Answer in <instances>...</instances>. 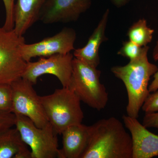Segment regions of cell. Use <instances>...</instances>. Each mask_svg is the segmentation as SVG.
<instances>
[{"instance_id": "obj_1", "label": "cell", "mask_w": 158, "mask_h": 158, "mask_svg": "<svg viewBox=\"0 0 158 158\" xmlns=\"http://www.w3.org/2000/svg\"><path fill=\"white\" fill-rule=\"evenodd\" d=\"M124 124L114 117L89 126L87 147L81 158H132V141Z\"/></svg>"}, {"instance_id": "obj_2", "label": "cell", "mask_w": 158, "mask_h": 158, "mask_svg": "<svg viewBox=\"0 0 158 158\" xmlns=\"http://www.w3.org/2000/svg\"><path fill=\"white\" fill-rule=\"evenodd\" d=\"M149 49V46H144L137 59L130 60L123 66H114L111 69L114 75L124 84L128 96L127 115L134 118H138L139 112L150 93V80L158 70L157 66L148 60Z\"/></svg>"}, {"instance_id": "obj_3", "label": "cell", "mask_w": 158, "mask_h": 158, "mask_svg": "<svg viewBox=\"0 0 158 158\" xmlns=\"http://www.w3.org/2000/svg\"><path fill=\"white\" fill-rule=\"evenodd\" d=\"M40 98L49 122L58 135L71 126L82 123L84 114L81 101L69 88L56 89Z\"/></svg>"}, {"instance_id": "obj_4", "label": "cell", "mask_w": 158, "mask_h": 158, "mask_svg": "<svg viewBox=\"0 0 158 158\" xmlns=\"http://www.w3.org/2000/svg\"><path fill=\"white\" fill-rule=\"evenodd\" d=\"M101 71L74 57L73 71L68 88L83 102L100 111L106 108L109 94L100 80Z\"/></svg>"}, {"instance_id": "obj_5", "label": "cell", "mask_w": 158, "mask_h": 158, "mask_svg": "<svg viewBox=\"0 0 158 158\" xmlns=\"http://www.w3.org/2000/svg\"><path fill=\"white\" fill-rule=\"evenodd\" d=\"M15 126L31 149V158H59L58 135L49 123L39 128L28 117L15 115Z\"/></svg>"}, {"instance_id": "obj_6", "label": "cell", "mask_w": 158, "mask_h": 158, "mask_svg": "<svg viewBox=\"0 0 158 158\" xmlns=\"http://www.w3.org/2000/svg\"><path fill=\"white\" fill-rule=\"evenodd\" d=\"M24 37L0 27V85H11L22 76L27 62L21 53Z\"/></svg>"}, {"instance_id": "obj_7", "label": "cell", "mask_w": 158, "mask_h": 158, "mask_svg": "<svg viewBox=\"0 0 158 158\" xmlns=\"http://www.w3.org/2000/svg\"><path fill=\"white\" fill-rule=\"evenodd\" d=\"M12 92V113L30 118L37 127L42 128L49 123L40 96L33 84L20 78L11 84Z\"/></svg>"}, {"instance_id": "obj_8", "label": "cell", "mask_w": 158, "mask_h": 158, "mask_svg": "<svg viewBox=\"0 0 158 158\" xmlns=\"http://www.w3.org/2000/svg\"><path fill=\"white\" fill-rule=\"evenodd\" d=\"M73 54H57L48 57H40L36 62H27L22 78L33 85L40 77L44 74L56 77L62 87L68 88L73 71Z\"/></svg>"}, {"instance_id": "obj_9", "label": "cell", "mask_w": 158, "mask_h": 158, "mask_svg": "<svg viewBox=\"0 0 158 158\" xmlns=\"http://www.w3.org/2000/svg\"><path fill=\"white\" fill-rule=\"evenodd\" d=\"M76 33L73 29L65 27L57 34L39 42L22 45L21 53L26 62L35 57H48L57 54H66L74 50Z\"/></svg>"}, {"instance_id": "obj_10", "label": "cell", "mask_w": 158, "mask_h": 158, "mask_svg": "<svg viewBox=\"0 0 158 158\" xmlns=\"http://www.w3.org/2000/svg\"><path fill=\"white\" fill-rule=\"evenodd\" d=\"M91 0H47L39 20L46 24L76 21L90 8Z\"/></svg>"}, {"instance_id": "obj_11", "label": "cell", "mask_w": 158, "mask_h": 158, "mask_svg": "<svg viewBox=\"0 0 158 158\" xmlns=\"http://www.w3.org/2000/svg\"><path fill=\"white\" fill-rule=\"evenodd\" d=\"M122 119L131 137L132 158H152L158 156V135L148 131L138 118L123 115Z\"/></svg>"}, {"instance_id": "obj_12", "label": "cell", "mask_w": 158, "mask_h": 158, "mask_svg": "<svg viewBox=\"0 0 158 158\" xmlns=\"http://www.w3.org/2000/svg\"><path fill=\"white\" fill-rule=\"evenodd\" d=\"M62 135V146L59 158H81L88 145L89 126L80 124L71 126Z\"/></svg>"}, {"instance_id": "obj_13", "label": "cell", "mask_w": 158, "mask_h": 158, "mask_svg": "<svg viewBox=\"0 0 158 158\" xmlns=\"http://www.w3.org/2000/svg\"><path fill=\"white\" fill-rule=\"evenodd\" d=\"M110 9H106L87 44L81 48L75 49L73 56L86 64L97 68L100 64L99 50L102 44L108 40L106 30L110 15Z\"/></svg>"}, {"instance_id": "obj_14", "label": "cell", "mask_w": 158, "mask_h": 158, "mask_svg": "<svg viewBox=\"0 0 158 158\" xmlns=\"http://www.w3.org/2000/svg\"><path fill=\"white\" fill-rule=\"evenodd\" d=\"M47 0H16L14 7V30L23 36L39 20V15Z\"/></svg>"}, {"instance_id": "obj_15", "label": "cell", "mask_w": 158, "mask_h": 158, "mask_svg": "<svg viewBox=\"0 0 158 158\" xmlns=\"http://www.w3.org/2000/svg\"><path fill=\"white\" fill-rule=\"evenodd\" d=\"M0 158H31V150L16 127L0 130Z\"/></svg>"}, {"instance_id": "obj_16", "label": "cell", "mask_w": 158, "mask_h": 158, "mask_svg": "<svg viewBox=\"0 0 158 158\" xmlns=\"http://www.w3.org/2000/svg\"><path fill=\"white\" fill-rule=\"evenodd\" d=\"M154 32V30L148 26L146 20L141 19L130 27L127 35L130 40L143 47L152 41Z\"/></svg>"}, {"instance_id": "obj_17", "label": "cell", "mask_w": 158, "mask_h": 158, "mask_svg": "<svg viewBox=\"0 0 158 158\" xmlns=\"http://www.w3.org/2000/svg\"><path fill=\"white\" fill-rule=\"evenodd\" d=\"M12 113V92L11 85H0V114Z\"/></svg>"}, {"instance_id": "obj_18", "label": "cell", "mask_w": 158, "mask_h": 158, "mask_svg": "<svg viewBox=\"0 0 158 158\" xmlns=\"http://www.w3.org/2000/svg\"><path fill=\"white\" fill-rule=\"evenodd\" d=\"M143 47H141L132 42L131 40L124 41L123 46L117 52V54L127 58L130 60L137 59L141 55L143 50Z\"/></svg>"}, {"instance_id": "obj_19", "label": "cell", "mask_w": 158, "mask_h": 158, "mask_svg": "<svg viewBox=\"0 0 158 158\" xmlns=\"http://www.w3.org/2000/svg\"><path fill=\"white\" fill-rule=\"evenodd\" d=\"M6 11V19L3 27L8 31L14 29V7L16 0H2Z\"/></svg>"}, {"instance_id": "obj_20", "label": "cell", "mask_w": 158, "mask_h": 158, "mask_svg": "<svg viewBox=\"0 0 158 158\" xmlns=\"http://www.w3.org/2000/svg\"><path fill=\"white\" fill-rule=\"evenodd\" d=\"M141 109L145 113L158 112V89L150 93Z\"/></svg>"}, {"instance_id": "obj_21", "label": "cell", "mask_w": 158, "mask_h": 158, "mask_svg": "<svg viewBox=\"0 0 158 158\" xmlns=\"http://www.w3.org/2000/svg\"><path fill=\"white\" fill-rule=\"evenodd\" d=\"M15 122V115L14 113L0 114V130L13 127Z\"/></svg>"}, {"instance_id": "obj_22", "label": "cell", "mask_w": 158, "mask_h": 158, "mask_svg": "<svg viewBox=\"0 0 158 158\" xmlns=\"http://www.w3.org/2000/svg\"><path fill=\"white\" fill-rule=\"evenodd\" d=\"M142 124L148 128L158 129V112L145 113Z\"/></svg>"}, {"instance_id": "obj_23", "label": "cell", "mask_w": 158, "mask_h": 158, "mask_svg": "<svg viewBox=\"0 0 158 158\" xmlns=\"http://www.w3.org/2000/svg\"><path fill=\"white\" fill-rule=\"evenodd\" d=\"M153 59L155 61L158 60V40L152 52ZM158 89V69L156 72L153 75V80L148 87V90L150 93L156 91Z\"/></svg>"}, {"instance_id": "obj_24", "label": "cell", "mask_w": 158, "mask_h": 158, "mask_svg": "<svg viewBox=\"0 0 158 158\" xmlns=\"http://www.w3.org/2000/svg\"><path fill=\"white\" fill-rule=\"evenodd\" d=\"M112 3L116 7L120 8L129 2L131 0H110Z\"/></svg>"}]
</instances>
